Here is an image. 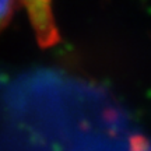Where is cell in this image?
<instances>
[{
  "mask_svg": "<svg viewBox=\"0 0 151 151\" xmlns=\"http://www.w3.org/2000/svg\"><path fill=\"white\" fill-rule=\"evenodd\" d=\"M20 3L27 10L38 45L46 49L59 42L60 34L55 21L52 0H20Z\"/></svg>",
  "mask_w": 151,
  "mask_h": 151,
  "instance_id": "1",
  "label": "cell"
},
{
  "mask_svg": "<svg viewBox=\"0 0 151 151\" xmlns=\"http://www.w3.org/2000/svg\"><path fill=\"white\" fill-rule=\"evenodd\" d=\"M14 10V0H0V31L9 24Z\"/></svg>",
  "mask_w": 151,
  "mask_h": 151,
  "instance_id": "2",
  "label": "cell"
},
{
  "mask_svg": "<svg viewBox=\"0 0 151 151\" xmlns=\"http://www.w3.org/2000/svg\"><path fill=\"white\" fill-rule=\"evenodd\" d=\"M130 151H151L150 141L143 136H133L130 137Z\"/></svg>",
  "mask_w": 151,
  "mask_h": 151,
  "instance_id": "3",
  "label": "cell"
}]
</instances>
